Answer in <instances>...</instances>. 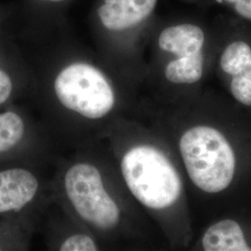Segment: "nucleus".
Here are the masks:
<instances>
[{
  "label": "nucleus",
  "instance_id": "3",
  "mask_svg": "<svg viewBox=\"0 0 251 251\" xmlns=\"http://www.w3.org/2000/svg\"><path fill=\"white\" fill-rule=\"evenodd\" d=\"M54 90L63 106L88 119L106 117L116 104L115 91L106 76L89 63L64 67L55 78Z\"/></svg>",
  "mask_w": 251,
  "mask_h": 251
},
{
  "label": "nucleus",
  "instance_id": "16",
  "mask_svg": "<svg viewBox=\"0 0 251 251\" xmlns=\"http://www.w3.org/2000/svg\"><path fill=\"white\" fill-rule=\"evenodd\" d=\"M42 1H47V2H63L65 0H42Z\"/></svg>",
  "mask_w": 251,
  "mask_h": 251
},
{
  "label": "nucleus",
  "instance_id": "2",
  "mask_svg": "<svg viewBox=\"0 0 251 251\" xmlns=\"http://www.w3.org/2000/svg\"><path fill=\"white\" fill-rule=\"evenodd\" d=\"M121 172L132 196L151 209L172 206L181 193L179 174L168 157L150 145H137L125 152Z\"/></svg>",
  "mask_w": 251,
  "mask_h": 251
},
{
  "label": "nucleus",
  "instance_id": "4",
  "mask_svg": "<svg viewBox=\"0 0 251 251\" xmlns=\"http://www.w3.org/2000/svg\"><path fill=\"white\" fill-rule=\"evenodd\" d=\"M64 191L75 212L100 230H111L120 221V209L103 184L99 170L90 163H76L66 171Z\"/></svg>",
  "mask_w": 251,
  "mask_h": 251
},
{
  "label": "nucleus",
  "instance_id": "10",
  "mask_svg": "<svg viewBox=\"0 0 251 251\" xmlns=\"http://www.w3.org/2000/svg\"><path fill=\"white\" fill-rule=\"evenodd\" d=\"M25 132L23 118L14 112L0 114V152H7L22 141Z\"/></svg>",
  "mask_w": 251,
  "mask_h": 251
},
{
  "label": "nucleus",
  "instance_id": "5",
  "mask_svg": "<svg viewBox=\"0 0 251 251\" xmlns=\"http://www.w3.org/2000/svg\"><path fill=\"white\" fill-rule=\"evenodd\" d=\"M158 0H103L98 9L102 25L111 31H123L139 25L155 9Z\"/></svg>",
  "mask_w": 251,
  "mask_h": 251
},
{
  "label": "nucleus",
  "instance_id": "12",
  "mask_svg": "<svg viewBox=\"0 0 251 251\" xmlns=\"http://www.w3.org/2000/svg\"><path fill=\"white\" fill-rule=\"evenodd\" d=\"M230 90L234 99L244 105L251 106V82L240 76H233L230 83Z\"/></svg>",
  "mask_w": 251,
  "mask_h": 251
},
{
  "label": "nucleus",
  "instance_id": "9",
  "mask_svg": "<svg viewBox=\"0 0 251 251\" xmlns=\"http://www.w3.org/2000/svg\"><path fill=\"white\" fill-rule=\"evenodd\" d=\"M204 53L174 58L165 67V77L173 84H195L204 74Z\"/></svg>",
  "mask_w": 251,
  "mask_h": 251
},
{
  "label": "nucleus",
  "instance_id": "17",
  "mask_svg": "<svg viewBox=\"0 0 251 251\" xmlns=\"http://www.w3.org/2000/svg\"><path fill=\"white\" fill-rule=\"evenodd\" d=\"M0 250H1V249H0Z\"/></svg>",
  "mask_w": 251,
  "mask_h": 251
},
{
  "label": "nucleus",
  "instance_id": "15",
  "mask_svg": "<svg viewBox=\"0 0 251 251\" xmlns=\"http://www.w3.org/2000/svg\"><path fill=\"white\" fill-rule=\"evenodd\" d=\"M230 76H240L251 82V56L236 66L229 75Z\"/></svg>",
  "mask_w": 251,
  "mask_h": 251
},
{
  "label": "nucleus",
  "instance_id": "8",
  "mask_svg": "<svg viewBox=\"0 0 251 251\" xmlns=\"http://www.w3.org/2000/svg\"><path fill=\"white\" fill-rule=\"evenodd\" d=\"M206 251H251L240 225L232 220H225L211 225L203 236Z\"/></svg>",
  "mask_w": 251,
  "mask_h": 251
},
{
  "label": "nucleus",
  "instance_id": "14",
  "mask_svg": "<svg viewBox=\"0 0 251 251\" xmlns=\"http://www.w3.org/2000/svg\"><path fill=\"white\" fill-rule=\"evenodd\" d=\"M12 81L9 75L0 69V104L9 99L12 92Z\"/></svg>",
  "mask_w": 251,
  "mask_h": 251
},
{
  "label": "nucleus",
  "instance_id": "13",
  "mask_svg": "<svg viewBox=\"0 0 251 251\" xmlns=\"http://www.w3.org/2000/svg\"><path fill=\"white\" fill-rule=\"evenodd\" d=\"M238 17L251 23V0H218Z\"/></svg>",
  "mask_w": 251,
  "mask_h": 251
},
{
  "label": "nucleus",
  "instance_id": "1",
  "mask_svg": "<svg viewBox=\"0 0 251 251\" xmlns=\"http://www.w3.org/2000/svg\"><path fill=\"white\" fill-rule=\"evenodd\" d=\"M179 152L193 183L208 194H217L231 184L235 156L224 134L214 127L198 126L179 140Z\"/></svg>",
  "mask_w": 251,
  "mask_h": 251
},
{
  "label": "nucleus",
  "instance_id": "11",
  "mask_svg": "<svg viewBox=\"0 0 251 251\" xmlns=\"http://www.w3.org/2000/svg\"><path fill=\"white\" fill-rule=\"evenodd\" d=\"M61 251H95L98 246L92 237L85 233H75L63 241L60 247Z\"/></svg>",
  "mask_w": 251,
  "mask_h": 251
},
{
  "label": "nucleus",
  "instance_id": "7",
  "mask_svg": "<svg viewBox=\"0 0 251 251\" xmlns=\"http://www.w3.org/2000/svg\"><path fill=\"white\" fill-rule=\"evenodd\" d=\"M206 40V32L202 27L182 23L165 28L158 37V47L174 58H182L202 53Z\"/></svg>",
  "mask_w": 251,
  "mask_h": 251
},
{
  "label": "nucleus",
  "instance_id": "6",
  "mask_svg": "<svg viewBox=\"0 0 251 251\" xmlns=\"http://www.w3.org/2000/svg\"><path fill=\"white\" fill-rule=\"evenodd\" d=\"M38 189V179L31 171L21 168L0 171V213L22 209Z\"/></svg>",
  "mask_w": 251,
  "mask_h": 251
}]
</instances>
